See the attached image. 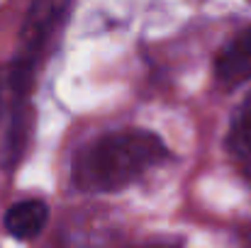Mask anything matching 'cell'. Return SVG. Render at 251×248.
Returning <instances> with one entry per match:
<instances>
[{
    "label": "cell",
    "instance_id": "6",
    "mask_svg": "<svg viewBox=\"0 0 251 248\" xmlns=\"http://www.w3.org/2000/svg\"><path fill=\"white\" fill-rule=\"evenodd\" d=\"M227 146L237 156H251V95L242 102V107L237 110L232 119Z\"/></svg>",
    "mask_w": 251,
    "mask_h": 248
},
{
    "label": "cell",
    "instance_id": "1",
    "mask_svg": "<svg viewBox=\"0 0 251 248\" xmlns=\"http://www.w3.org/2000/svg\"><path fill=\"white\" fill-rule=\"evenodd\" d=\"M168 156L166 144L144 129L107 134L78 156L74 180L83 192H117Z\"/></svg>",
    "mask_w": 251,
    "mask_h": 248
},
{
    "label": "cell",
    "instance_id": "5",
    "mask_svg": "<svg viewBox=\"0 0 251 248\" xmlns=\"http://www.w3.org/2000/svg\"><path fill=\"white\" fill-rule=\"evenodd\" d=\"M49 222V207L42 200H22L15 202L5 214V229L10 236L27 241L42 234Z\"/></svg>",
    "mask_w": 251,
    "mask_h": 248
},
{
    "label": "cell",
    "instance_id": "3",
    "mask_svg": "<svg viewBox=\"0 0 251 248\" xmlns=\"http://www.w3.org/2000/svg\"><path fill=\"white\" fill-rule=\"evenodd\" d=\"M69 7V0H34L22 32H20V46H17V59L27 64H37V59L44 54L51 34L56 32L59 22L64 20Z\"/></svg>",
    "mask_w": 251,
    "mask_h": 248
},
{
    "label": "cell",
    "instance_id": "4",
    "mask_svg": "<svg viewBox=\"0 0 251 248\" xmlns=\"http://www.w3.org/2000/svg\"><path fill=\"white\" fill-rule=\"evenodd\" d=\"M215 73L225 85H239L251 78V27L220 51L215 61Z\"/></svg>",
    "mask_w": 251,
    "mask_h": 248
},
{
    "label": "cell",
    "instance_id": "2",
    "mask_svg": "<svg viewBox=\"0 0 251 248\" xmlns=\"http://www.w3.org/2000/svg\"><path fill=\"white\" fill-rule=\"evenodd\" d=\"M32 76H34V66L17 56L5 71H0V161L2 165L17 163L25 149Z\"/></svg>",
    "mask_w": 251,
    "mask_h": 248
}]
</instances>
